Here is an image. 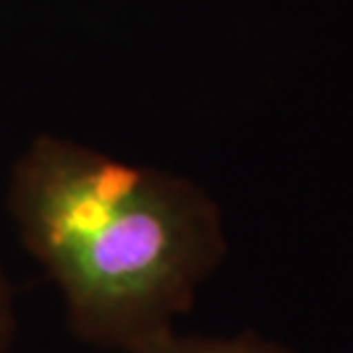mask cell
I'll return each instance as SVG.
<instances>
[{"mask_svg":"<svg viewBox=\"0 0 353 353\" xmlns=\"http://www.w3.org/2000/svg\"><path fill=\"white\" fill-rule=\"evenodd\" d=\"M8 212L71 332L110 351L173 330L228 254L223 212L199 183L52 134L19 154Z\"/></svg>","mask_w":353,"mask_h":353,"instance_id":"6da1fadb","label":"cell"},{"mask_svg":"<svg viewBox=\"0 0 353 353\" xmlns=\"http://www.w3.org/2000/svg\"><path fill=\"white\" fill-rule=\"evenodd\" d=\"M134 353H293L283 343H275L254 332L243 330L233 338H199V335H178L168 330L163 335L152 338Z\"/></svg>","mask_w":353,"mask_h":353,"instance_id":"7a4b0ae2","label":"cell"},{"mask_svg":"<svg viewBox=\"0 0 353 353\" xmlns=\"http://www.w3.org/2000/svg\"><path fill=\"white\" fill-rule=\"evenodd\" d=\"M16 338V309H13V293L8 278L0 267V353H8Z\"/></svg>","mask_w":353,"mask_h":353,"instance_id":"3957f363","label":"cell"}]
</instances>
